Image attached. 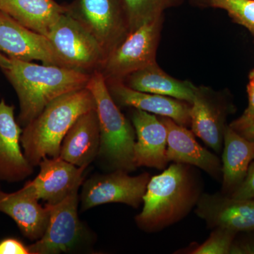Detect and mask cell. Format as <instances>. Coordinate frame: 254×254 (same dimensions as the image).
I'll return each instance as SVG.
<instances>
[{"label": "cell", "mask_w": 254, "mask_h": 254, "mask_svg": "<svg viewBox=\"0 0 254 254\" xmlns=\"http://www.w3.org/2000/svg\"><path fill=\"white\" fill-rule=\"evenodd\" d=\"M86 88L94 98L99 122L100 142L97 158L110 171H134L136 136L133 125L119 109L99 71L91 73Z\"/></svg>", "instance_id": "obj_4"}, {"label": "cell", "mask_w": 254, "mask_h": 254, "mask_svg": "<svg viewBox=\"0 0 254 254\" xmlns=\"http://www.w3.org/2000/svg\"><path fill=\"white\" fill-rule=\"evenodd\" d=\"M190 1L199 6H206V0H190Z\"/></svg>", "instance_id": "obj_32"}, {"label": "cell", "mask_w": 254, "mask_h": 254, "mask_svg": "<svg viewBox=\"0 0 254 254\" xmlns=\"http://www.w3.org/2000/svg\"><path fill=\"white\" fill-rule=\"evenodd\" d=\"M230 196L237 199H254V158L249 167L243 182L232 192Z\"/></svg>", "instance_id": "obj_26"}, {"label": "cell", "mask_w": 254, "mask_h": 254, "mask_svg": "<svg viewBox=\"0 0 254 254\" xmlns=\"http://www.w3.org/2000/svg\"><path fill=\"white\" fill-rule=\"evenodd\" d=\"M128 22V33L145 23L163 16L165 10L184 0H121Z\"/></svg>", "instance_id": "obj_23"}, {"label": "cell", "mask_w": 254, "mask_h": 254, "mask_svg": "<svg viewBox=\"0 0 254 254\" xmlns=\"http://www.w3.org/2000/svg\"><path fill=\"white\" fill-rule=\"evenodd\" d=\"M93 109V94L88 88H82L53 100L23 127L21 145L32 166H38L45 157H59L62 143L69 128L81 115Z\"/></svg>", "instance_id": "obj_3"}, {"label": "cell", "mask_w": 254, "mask_h": 254, "mask_svg": "<svg viewBox=\"0 0 254 254\" xmlns=\"http://www.w3.org/2000/svg\"><path fill=\"white\" fill-rule=\"evenodd\" d=\"M64 67L93 73L106 58L93 35L67 14L60 16L46 36Z\"/></svg>", "instance_id": "obj_7"}, {"label": "cell", "mask_w": 254, "mask_h": 254, "mask_svg": "<svg viewBox=\"0 0 254 254\" xmlns=\"http://www.w3.org/2000/svg\"><path fill=\"white\" fill-rule=\"evenodd\" d=\"M150 178L148 173L131 176L123 170L94 175L82 184L81 211L110 203L138 208L143 202Z\"/></svg>", "instance_id": "obj_9"}, {"label": "cell", "mask_w": 254, "mask_h": 254, "mask_svg": "<svg viewBox=\"0 0 254 254\" xmlns=\"http://www.w3.org/2000/svg\"><path fill=\"white\" fill-rule=\"evenodd\" d=\"M123 82L132 89L165 95L190 104L198 88L190 81L172 77L159 67L157 63L131 73Z\"/></svg>", "instance_id": "obj_21"}, {"label": "cell", "mask_w": 254, "mask_h": 254, "mask_svg": "<svg viewBox=\"0 0 254 254\" xmlns=\"http://www.w3.org/2000/svg\"><path fill=\"white\" fill-rule=\"evenodd\" d=\"M79 189L60 203H46L49 224L43 236L28 246L31 254L73 253L91 245V232L78 218Z\"/></svg>", "instance_id": "obj_5"}, {"label": "cell", "mask_w": 254, "mask_h": 254, "mask_svg": "<svg viewBox=\"0 0 254 254\" xmlns=\"http://www.w3.org/2000/svg\"><path fill=\"white\" fill-rule=\"evenodd\" d=\"M0 254H31L28 246L16 238L0 241Z\"/></svg>", "instance_id": "obj_28"}, {"label": "cell", "mask_w": 254, "mask_h": 254, "mask_svg": "<svg viewBox=\"0 0 254 254\" xmlns=\"http://www.w3.org/2000/svg\"><path fill=\"white\" fill-rule=\"evenodd\" d=\"M237 232L224 228H215L208 240L190 252L192 254H228Z\"/></svg>", "instance_id": "obj_25"}, {"label": "cell", "mask_w": 254, "mask_h": 254, "mask_svg": "<svg viewBox=\"0 0 254 254\" xmlns=\"http://www.w3.org/2000/svg\"><path fill=\"white\" fill-rule=\"evenodd\" d=\"M66 8V14L93 35L106 57L128 33L121 0H73Z\"/></svg>", "instance_id": "obj_8"}, {"label": "cell", "mask_w": 254, "mask_h": 254, "mask_svg": "<svg viewBox=\"0 0 254 254\" xmlns=\"http://www.w3.org/2000/svg\"><path fill=\"white\" fill-rule=\"evenodd\" d=\"M229 110L218 93L206 87L197 88L190 103V127L195 136L217 153L223 147Z\"/></svg>", "instance_id": "obj_11"}, {"label": "cell", "mask_w": 254, "mask_h": 254, "mask_svg": "<svg viewBox=\"0 0 254 254\" xmlns=\"http://www.w3.org/2000/svg\"><path fill=\"white\" fill-rule=\"evenodd\" d=\"M230 254H254V240H247L241 242H234Z\"/></svg>", "instance_id": "obj_29"}, {"label": "cell", "mask_w": 254, "mask_h": 254, "mask_svg": "<svg viewBox=\"0 0 254 254\" xmlns=\"http://www.w3.org/2000/svg\"><path fill=\"white\" fill-rule=\"evenodd\" d=\"M100 126L95 109L83 114L64 138L60 157L76 166L86 167L97 158L100 148Z\"/></svg>", "instance_id": "obj_19"}, {"label": "cell", "mask_w": 254, "mask_h": 254, "mask_svg": "<svg viewBox=\"0 0 254 254\" xmlns=\"http://www.w3.org/2000/svg\"><path fill=\"white\" fill-rule=\"evenodd\" d=\"M0 10L28 29L46 36L66 8L55 0H0Z\"/></svg>", "instance_id": "obj_20"}, {"label": "cell", "mask_w": 254, "mask_h": 254, "mask_svg": "<svg viewBox=\"0 0 254 254\" xmlns=\"http://www.w3.org/2000/svg\"><path fill=\"white\" fill-rule=\"evenodd\" d=\"M107 86L116 104L172 119L182 126H190V104L170 97L132 89L123 81H108Z\"/></svg>", "instance_id": "obj_18"}, {"label": "cell", "mask_w": 254, "mask_h": 254, "mask_svg": "<svg viewBox=\"0 0 254 254\" xmlns=\"http://www.w3.org/2000/svg\"><path fill=\"white\" fill-rule=\"evenodd\" d=\"M163 16L129 32L107 55L99 71L105 81H123L131 73L156 64Z\"/></svg>", "instance_id": "obj_6"}, {"label": "cell", "mask_w": 254, "mask_h": 254, "mask_svg": "<svg viewBox=\"0 0 254 254\" xmlns=\"http://www.w3.org/2000/svg\"><path fill=\"white\" fill-rule=\"evenodd\" d=\"M1 186H0V191H1Z\"/></svg>", "instance_id": "obj_34"}, {"label": "cell", "mask_w": 254, "mask_h": 254, "mask_svg": "<svg viewBox=\"0 0 254 254\" xmlns=\"http://www.w3.org/2000/svg\"><path fill=\"white\" fill-rule=\"evenodd\" d=\"M250 78H254V69L250 73Z\"/></svg>", "instance_id": "obj_33"}, {"label": "cell", "mask_w": 254, "mask_h": 254, "mask_svg": "<svg viewBox=\"0 0 254 254\" xmlns=\"http://www.w3.org/2000/svg\"><path fill=\"white\" fill-rule=\"evenodd\" d=\"M223 147L222 185L225 191L232 193L243 182L254 160V141L244 138L227 126Z\"/></svg>", "instance_id": "obj_22"}, {"label": "cell", "mask_w": 254, "mask_h": 254, "mask_svg": "<svg viewBox=\"0 0 254 254\" xmlns=\"http://www.w3.org/2000/svg\"><path fill=\"white\" fill-rule=\"evenodd\" d=\"M11 60L9 58L5 56L0 52V67L1 69H6L11 66Z\"/></svg>", "instance_id": "obj_31"}, {"label": "cell", "mask_w": 254, "mask_h": 254, "mask_svg": "<svg viewBox=\"0 0 254 254\" xmlns=\"http://www.w3.org/2000/svg\"><path fill=\"white\" fill-rule=\"evenodd\" d=\"M29 182L14 193L0 191V212L13 219L22 235L32 242L39 240L50 221V210L42 206Z\"/></svg>", "instance_id": "obj_14"}, {"label": "cell", "mask_w": 254, "mask_h": 254, "mask_svg": "<svg viewBox=\"0 0 254 254\" xmlns=\"http://www.w3.org/2000/svg\"><path fill=\"white\" fill-rule=\"evenodd\" d=\"M131 119L136 132L134 164L136 168L165 170L169 163L166 127L154 114L141 110H132Z\"/></svg>", "instance_id": "obj_16"}, {"label": "cell", "mask_w": 254, "mask_h": 254, "mask_svg": "<svg viewBox=\"0 0 254 254\" xmlns=\"http://www.w3.org/2000/svg\"><path fill=\"white\" fill-rule=\"evenodd\" d=\"M232 129L235 130L244 138L251 141H254V121Z\"/></svg>", "instance_id": "obj_30"}, {"label": "cell", "mask_w": 254, "mask_h": 254, "mask_svg": "<svg viewBox=\"0 0 254 254\" xmlns=\"http://www.w3.org/2000/svg\"><path fill=\"white\" fill-rule=\"evenodd\" d=\"M247 93L249 98L248 107L240 118L229 125L232 128H237L254 121V78H250V82L247 85Z\"/></svg>", "instance_id": "obj_27"}, {"label": "cell", "mask_w": 254, "mask_h": 254, "mask_svg": "<svg viewBox=\"0 0 254 254\" xmlns=\"http://www.w3.org/2000/svg\"><path fill=\"white\" fill-rule=\"evenodd\" d=\"M3 69L18 100V123L24 127L47 105L62 95L86 88L91 74L54 65H40L14 58Z\"/></svg>", "instance_id": "obj_2"}, {"label": "cell", "mask_w": 254, "mask_h": 254, "mask_svg": "<svg viewBox=\"0 0 254 254\" xmlns=\"http://www.w3.org/2000/svg\"><path fill=\"white\" fill-rule=\"evenodd\" d=\"M22 131L15 120L14 107L0 100V182H21L34 172L21 149Z\"/></svg>", "instance_id": "obj_13"}, {"label": "cell", "mask_w": 254, "mask_h": 254, "mask_svg": "<svg viewBox=\"0 0 254 254\" xmlns=\"http://www.w3.org/2000/svg\"><path fill=\"white\" fill-rule=\"evenodd\" d=\"M195 205L196 215L211 228L227 229L235 232L254 230V199L203 193Z\"/></svg>", "instance_id": "obj_12"}, {"label": "cell", "mask_w": 254, "mask_h": 254, "mask_svg": "<svg viewBox=\"0 0 254 254\" xmlns=\"http://www.w3.org/2000/svg\"><path fill=\"white\" fill-rule=\"evenodd\" d=\"M159 118L168 130V162L197 167L215 179L222 176L220 159L200 145L195 139L194 133L172 119L161 116Z\"/></svg>", "instance_id": "obj_17"}, {"label": "cell", "mask_w": 254, "mask_h": 254, "mask_svg": "<svg viewBox=\"0 0 254 254\" xmlns=\"http://www.w3.org/2000/svg\"><path fill=\"white\" fill-rule=\"evenodd\" d=\"M191 165L174 163L150 177L143 197V207L135 217L145 232H158L181 220L196 205L199 182Z\"/></svg>", "instance_id": "obj_1"}, {"label": "cell", "mask_w": 254, "mask_h": 254, "mask_svg": "<svg viewBox=\"0 0 254 254\" xmlns=\"http://www.w3.org/2000/svg\"><path fill=\"white\" fill-rule=\"evenodd\" d=\"M38 166L40 173L28 181L37 196L48 204H56L64 199L84 182L86 167H78L56 157H45Z\"/></svg>", "instance_id": "obj_15"}, {"label": "cell", "mask_w": 254, "mask_h": 254, "mask_svg": "<svg viewBox=\"0 0 254 254\" xmlns=\"http://www.w3.org/2000/svg\"><path fill=\"white\" fill-rule=\"evenodd\" d=\"M0 52L8 58L64 67L48 38L25 27L0 10Z\"/></svg>", "instance_id": "obj_10"}, {"label": "cell", "mask_w": 254, "mask_h": 254, "mask_svg": "<svg viewBox=\"0 0 254 254\" xmlns=\"http://www.w3.org/2000/svg\"><path fill=\"white\" fill-rule=\"evenodd\" d=\"M206 6L225 10L254 36V0H206Z\"/></svg>", "instance_id": "obj_24"}]
</instances>
